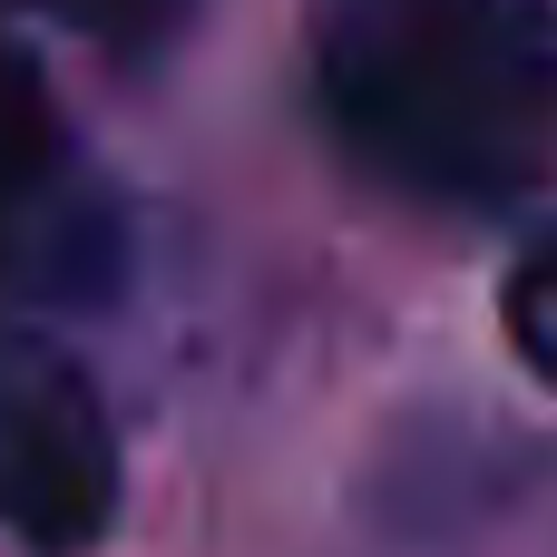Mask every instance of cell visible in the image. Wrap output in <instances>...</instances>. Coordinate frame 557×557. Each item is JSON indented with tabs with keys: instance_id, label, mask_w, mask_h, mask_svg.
Here are the masks:
<instances>
[{
	"instance_id": "obj_2",
	"label": "cell",
	"mask_w": 557,
	"mask_h": 557,
	"mask_svg": "<svg viewBox=\"0 0 557 557\" xmlns=\"http://www.w3.org/2000/svg\"><path fill=\"white\" fill-rule=\"evenodd\" d=\"M117 499L127 460L98 382L49 333L0 313V539L20 557H88L117 529Z\"/></svg>"
},
{
	"instance_id": "obj_4",
	"label": "cell",
	"mask_w": 557,
	"mask_h": 557,
	"mask_svg": "<svg viewBox=\"0 0 557 557\" xmlns=\"http://www.w3.org/2000/svg\"><path fill=\"white\" fill-rule=\"evenodd\" d=\"M499 323H509V352L557 392V225L509 264V284H499Z\"/></svg>"
},
{
	"instance_id": "obj_1",
	"label": "cell",
	"mask_w": 557,
	"mask_h": 557,
	"mask_svg": "<svg viewBox=\"0 0 557 557\" xmlns=\"http://www.w3.org/2000/svg\"><path fill=\"white\" fill-rule=\"evenodd\" d=\"M313 108L411 206H519L557 166V20L539 0H323Z\"/></svg>"
},
{
	"instance_id": "obj_5",
	"label": "cell",
	"mask_w": 557,
	"mask_h": 557,
	"mask_svg": "<svg viewBox=\"0 0 557 557\" xmlns=\"http://www.w3.org/2000/svg\"><path fill=\"white\" fill-rule=\"evenodd\" d=\"M29 10H49V20H69L78 39H98V49H117V59H147V49H166L206 0H29Z\"/></svg>"
},
{
	"instance_id": "obj_3",
	"label": "cell",
	"mask_w": 557,
	"mask_h": 557,
	"mask_svg": "<svg viewBox=\"0 0 557 557\" xmlns=\"http://www.w3.org/2000/svg\"><path fill=\"white\" fill-rule=\"evenodd\" d=\"M88 186H78V157L49 117V88L39 69L0 39V264L39 274V284H78L108 264V235L88 225Z\"/></svg>"
}]
</instances>
